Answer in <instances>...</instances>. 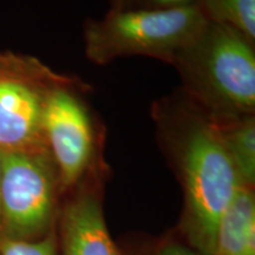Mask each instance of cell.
I'll return each instance as SVG.
<instances>
[{
  "label": "cell",
  "mask_w": 255,
  "mask_h": 255,
  "mask_svg": "<svg viewBox=\"0 0 255 255\" xmlns=\"http://www.w3.org/2000/svg\"><path fill=\"white\" fill-rule=\"evenodd\" d=\"M150 115L182 184V233L197 254L213 255L219 221L240 186L214 117L180 88L155 101Z\"/></svg>",
  "instance_id": "1"
},
{
  "label": "cell",
  "mask_w": 255,
  "mask_h": 255,
  "mask_svg": "<svg viewBox=\"0 0 255 255\" xmlns=\"http://www.w3.org/2000/svg\"><path fill=\"white\" fill-rule=\"evenodd\" d=\"M156 255H200L191 248L181 246L178 244H168L164 245L157 251Z\"/></svg>",
  "instance_id": "13"
},
{
  "label": "cell",
  "mask_w": 255,
  "mask_h": 255,
  "mask_svg": "<svg viewBox=\"0 0 255 255\" xmlns=\"http://www.w3.org/2000/svg\"><path fill=\"white\" fill-rule=\"evenodd\" d=\"M213 255H255L254 188L238 187L219 221Z\"/></svg>",
  "instance_id": "8"
},
{
  "label": "cell",
  "mask_w": 255,
  "mask_h": 255,
  "mask_svg": "<svg viewBox=\"0 0 255 255\" xmlns=\"http://www.w3.org/2000/svg\"><path fill=\"white\" fill-rule=\"evenodd\" d=\"M213 116V115H212ZM240 186L255 187V114L213 116Z\"/></svg>",
  "instance_id": "9"
},
{
  "label": "cell",
  "mask_w": 255,
  "mask_h": 255,
  "mask_svg": "<svg viewBox=\"0 0 255 255\" xmlns=\"http://www.w3.org/2000/svg\"><path fill=\"white\" fill-rule=\"evenodd\" d=\"M207 20L241 32L255 41V0H197Z\"/></svg>",
  "instance_id": "10"
},
{
  "label": "cell",
  "mask_w": 255,
  "mask_h": 255,
  "mask_svg": "<svg viewBox=\"0 0 255 255\" xmlns=\"http://www.w3.org/2000/svg\"><path fill=\"white\" fill-rule=\"evenodd\" d=\"M71 77L34 57L0 51V154L47 149V102L53 90Z\"/></svg>",
  "instance_id": "6"
},
{
  "label": "cell",
  "mask_w": 255,
  "mask_h": 255,
  "mask_svg": "<svg viewBox=\"0 0 255 255\" xmlns=\"http://www.w3.org/2000/svg\"><path fill=\"white\" fill-rule=\"evenodd\" d=\"M208 23L197 4L162 9L109 11L83 26L85 57L107 65L124 57H150L170 64Z\"/></svg>",
  "instance_id": "3"
},
{
  "label": "cell",
  "mask_w": 255,
  "mask_h": 255,
  "mask_svg": "<svg viewBox=\"0 0 255 255\" xmlns=\"http://www.w3.org/2000/svg\"><path fill=\"white\" fill-rule=\"evenodd\" d=\"M90 89L72 76L53 90L46 105L44 136L64 195L89 175L102 171L105 127L85 98Z\"/></svg>",
  "instance_id": "5"
},
{
  "label": "cell",
  "mask_w": 255,
  "mask_h": 255,
  "mask_svg": "<svg viewBox=\"0 0 255 255\" xmlns=\"http://www.w3.org/2000/svg\"><path fill=\"white\" fill-rule=\"evenodd\" d=\"M181 90L213 116L255 114V41L208 21L171 63Z\"/></svg>",
  "instance_id": "2"
},
{
  "label": "cell",
  "mask_w": 255,
  "mask_h": 255,
  "mask_svg": "<svg viewBox=\"0 0 255 255\" xmlns=\"http://www.w3.org/2000/svg\"><path fill=\"white\" fill-rule=\"evenodd\" d=\"M0 255H58L56 228L38 240H18L1 235Z\"/></svg>",
  "instance_id": "11"
},
{
  "label": "cell",
  "mask_w": 255,
  "mask_h": 255,
  "mask_svg": "<svg viewBox=\"0 0 255 255\" xmlns=\"http://www.w3.org/2000/svg\"><path fill=\"white\" fill-rule=\"evenodd\" d=\"M0 237H1V213H0Z\"/></svg>",
  "instance_id": "14"
},
{
  "label": "cell",
  "mask_w": 255,
  "mask_h": 255,
  "mask_svg": "<svg viewBox=\"0 0 255 255\" xmlns=\"http://www.w3.org/2000/svg\"><path fill=\"white\" fill-rule=\"evenodd\" d=\"M197 0H110L109 11L162 9L196 4Z\"/></svg>",
  "instance_id": "12"
},
{
  "label": "cell",
  "mask_w": 255,
  "mask_h": 255,
  "mask_svg": "<svg viewBox=\"0 0 255 255\" xmlns=\"http://www.w3.org/2000/svg\"><path fill=\"white\" fill-rule=\"evenodd\" d=\"M62 195L58 171L47 149L0 154L2 237H45L55 229Z\"/></svg>",
  "instance_id": "4"
},
{
  "label": "cell",
  "mask_w": 255,
  "mask_h": 255,
  "mask_svg": "<svg viewBox=\"0 0 255 255\" xmlns=\"http://www.w3.org/2000/svg\"><path fill=\"white\" fill-rule=\"evenodd\" d=\"M60 207V255H122L105 222L102 171L89 175L69 193Z\"/></svg>",
  "instance_id": "7"
}]
</instances>
